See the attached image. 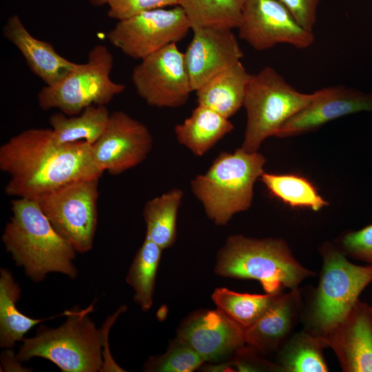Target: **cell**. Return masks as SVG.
<instances>
[{"instance_id":"34","label":"cell","mask_w":372,"mask_h":372,"mask_svg":"<svg viewBox=\"0 0 372 372\" xmlns=\"http://www.w3.org/2000/svg\"><path fill=\"white\" fill-rule=\"evenodd\" d=\"M19 362L16 355H14L9 349L1 355V364L6 371H25L24 368L19 364Z\"/></svg>"},{"instance_id":"29","label":"cell","mask_w":372,"mask_h":372,"mask_svg":"<svg viewBox=\"0 0 372 372\" xmlns=\"http://www.w3.org/2000/svg\"><path fill=\"white\" fill-rule=\"evenodd\" d=\"M260 180L271 195L291 207L318 211L328 205L313 185L302 176L264 172Z\"/></svg>"},{"instance_id":"19","label":"cell","mask_w":372,"mask_h":372,"mask_svg":"<svg viewBox=\"0 0 372 372\" xmlns=\"http://www.w3.org/2000/svg\"><path fill=\"white\" fill-rule=\"evenodd\" d=\"M3 34L18 49L30 70L45 85L56 83L78 65L60 55L50 43L33 37L17 14L7 19Z\"/></svg>"},{"instance_id":"26","label":"cell","mask_w":372,"mask_h":372,"mask_svg":"<svg viewBox=\"0 0 372 372\" xmlns=\"http://www.w3.org/2000/svg\"><path fill=\"white\" fill-rule=\"evenodd\" d=\"M245 0H180L191 30L210 27L233 30L242 19Z\"/></svg>"},{"instance_id":"36","label":"cell","mask_w":372,"mask_h":372,"mask_svg":"<svg viewBox=\"0 0 372 372\" xmlns=\"http://www.w3.org/2000/svg\"><path fill=\"white\" fill-rule=\"evenodd\" d=\"M371 307H372V300H371Z\"/></svg>"},{"instance_id":"27","label":"cell","mask_w":372,"mask_h":372,"mask_svg":"<svg viewBox=\"0 0 372 372\" xmlns=\"http://www.w3.org/2000/svg\"><path fill=\"white\" fill-rule=\"evenodd\" d=\"M162 249L145 236L129 268L126 282L132 287L134 300L143 311L153 304L156 273Z\"/></svg>"},{"instance_id":"30","label":"cell","mask_w":372,"mask_h":372,"mask_svg":"<svg viewBox=\"0 0 372 372\" xmlns=\"http://www.w3.org/2000/svg\"><path fill=\"white\" fill-rule=\"evenodd\" d=\"M205 360L189 345L177 340L169 351L154 362H150L145 371L161 372H191Z\"/></svg>"},{"instance_id":"28","label":"cell","mask_w":372,"mask_h":372,"mask_svg":"<svg viewBox=\"0 0 372 372\" xmlns=\"http://www.w3.org/2000/svg\"><path fill=\"white\" fill-rule=\"evenodd\" d=\"M282 293L249 294L217 288L211 298L217 309L246 329L263 315Z\"/></svg>"},{"instance_id":"2","label":"cell","mask_w":372,"mask_h":372,"mask_svg":"<svg viewBox=\"0 0 372 372\" xmlns=\"http://www.w3.org/2000/svg\"><path fill=\"white\" fill-rule=\"evenodd\" d=\"M94 302L85 309L67 310V319L56 329L40 325L35 335L24 338L16 356L20 362L42 358L55 364L63 372L101 371L103 361H114L108 349V333L125 305L109 316L103 327L97 329L89 313Z\"/></svg>"},{"instance_id":"9","label":"cell","mask_w":372,"mask_h":372,"mask_svg":"<svg viewBox=\"0 0 372 372\" xmlns=\"http://www.w3.org/2000/svg\"><path fill=\"white\" fill-rule=\"evenodd\" d=\"M99 180L72 183L36 200L54 230L81 254L89 251L93 246Z\"/></svg>"},{"instance_id":"6","label":"cell","mask_w":372,"mask_h":372,"mask_svg":"<svg viewBox=\"0 0 372 372\" xmlns=\"http://www.w3.org/2000/svg\"><path fill=\"white\" fill-rule=\"evenodd\" d=\"M265 156L242 147L221 152L205 174L191 180L190 187L207 216L216 225H225L233 216L251 205L254 186L265 172Z\"/></svg>"},{"instance_id":"33","label":"cell","mask_w":372,"mask_h":372,"mask_svg":"<svg viewBox=\"0 0 372 372\" xmlns=\"http://www.w3.org/2000/svg\"><path fill=\"white\" fill-rule=\"evenodd\" d=\"M278 1L289 10L302 28L313 32L317 21V10L320 0Z\"/></svg>"},{"instance_id":"25","label":"cell","mask_w":372,"mask_h":372,"mask_svg":"<svg viewBox=\"0 0 372 372\" xmlns=\"http://www.w3.org/2000/svg\"><path fill=\"white\" fill-rule=\"evenodd\" d=\"M183 198V191L173 188L147 201L144 205L145 236L162 249L172 247L175 242L177 216Z\"/></svg>"},{"instance_id":"15","label":"cell","mask_w":372,"mask_h":372,"mask_svg":"<svg viewBox=\"0 0 372 372\" xmlns=\"http://www.w3.org/2000/svg\"><path fill=\"white\" fill-rule=\"evenodd\" d=\"M372 112V94L344 85H333L316 92L315 98L291 117L276 136L287 138L313 131L340 117Z\"/></svg>"},{"instance_id":"20","label":"cell","mask_w":372,"mask_h":372,"mask_svg":"<svg viewBox=\"0 0 372 372\" xmlns=\"http://www.w3.org/2000/svg\"><path fill=\"white\" fill-rule=\"evenodd\" d=\"M251 74L241 61L220 72L195 91L198 105L229 118L242 107Z\"/></svg>"},{"instance_id":"13","label":"cell","mask_w":372,"mask_h":372,"mask_svg":"<svg viewBox=\"0 0 372 372\" xmlns=\"http://www.w3.org/2000/svg\"><path fill=\"white\" fill-rule=\"evenodd\" d=\"M92 145L99 169L118 175L147 157L153 137L145 125L123 111H114L110 114L104 132Z\"/></svg>"},{"instance_id":"14","label":"cell","mask_w":372,"mask_h":372,"mask_svg":"<svg viewBox=\"0 0 372 372\" xmlns=\"http://www.w3.org/2000/svg\"><path fill=\"white\" fill-rule=\"evenodd\" d=\"M192 31L184 59L195 92L220 72L240 62L243 52L231 29L203 27Z\"/></svg>"},{"instance_id":"23","label":"cell","mask_w":372,"mask_h":372,"mask_svg":"<svg viewBox=\"0 0 372 372\" xmlns=\"http://www.w3.org/2000/svg\"><path fill=\"white\" fill-rule=\"evenodd\" d=\"M110 113L105 105H93L80 114L68 116L62 112L49 119L54 139L60 143L85 141L94 144L104 132Z\"/></svg>"},{"instance_id":"3","label":"cell","mask_w":372,"mask_h":372,"mask_svg":"<svg viewBox=\"0 0 372 372\" xmlns=\"http://www.w3.org/2000/svg\"><path fill=\"white\" fill-rule=\"evenodd\" d=\"M11 210L1 240L15 264L35 282L52 272L74 280L76 251L54 230L38 203L17 198L12 200Z\"/></svg>"},{"instance_id":"7","label":"cell","mask_w":372,"mask_h":372,"mask_svg":"<svg viewBox=\"0 0 372 372\" xmlns=\"http://www.w3.org/2000/svg\"><path fill=\"white\" fill-rule=\"evenodd\" d=\"M315 96L316 92L306 94L296 90L271 67L251 74L242 105L247 122L241 147L258 152L266 138L276 136L284 123Z\"/></svg>"},{"instance_id":"12","label":"cell","mask_w":372,"mask_h":372,"mask_svg":"<svg viewBox=\"0 0 372 372\" xmlns=\"http://www.w3.org/2000/svg\"><path fill=\"white\" fill-rule=\"evenodd\" d=\"M238 29L239 37L258 51L280 43L306 49L315 41L313 32L302 28L278 0H245Z\"/></svg>"},{"instance_id":"35","label":"cell","mask_w":372,"mask_h":372,"mask_svg":"<svg viewBox=\"0 0 372 372\" xmlns=\"http://www.w3.org/2000/svg\"><path fill=\"white\" fill-rule=\"evenodd\" d=\"M91 3L95 6H101L107 4L110 0H89Z\"/></svg>"},{"instance_id":"22","label":"cell","mask_w":372,"mask_h":372,"mask_svg":"<svg viewBox=\"0 0 372 372\" xmlns=\"http://www.w3.org/2000/svg\"><path fill=\"white\" fill-rule=\"evenodd\" d=\"M21 290L12 273L7 269L0 270V347L10 349L17 342H22L24 335L36 324L61 315L45 319H34L21 313L17 307Z\"/></svg>"},{"instance_id":"8","label":"cell","mask_w":372,"mask_h":372,"mask_svg":"<svg viewBox=\"0 0 372 372\" xmlns=\"http://www.w3.org/2000/svg\"><path fill=\"white\" fill-rule=\"evenodd\" d=\"M113 63V56L105 45H94L85 63H78L60 81L39 91L40 108L59 109L65 115L74 116L90 105H106L126 87L112 80Z\"/></svg>"},{"instance_id":"18","label":"cell","mask_w":372,"mask_h":372,"mask_svg":"<svg viewBox=\"0 0 372 372\" xmlns=\"http://www.w3.org/2000/svg\"><path fill=\"white\" fill-rule=\"evenodd\" d=\"M304 304L301 289L282 292L263 315L245 329L246 344L262 354L278 351L301 319Z\"/></svg>"},{"instance_id":"16","label":"cell","mask_w":372,"mask_h":372,"mask_svg":"<svg viewBox=\"0 0 372 372\" xmlns=\"http://www.w3.org/2000/svg\"><path fill=\"white\" fill-rule=\"evenodd\" d=\"M177 339L205 362L237 353L246 344L245 329L218 309L192 316L180 327Z\"/></svg>"},{"instance_id":"4","label":"cell","mask_w":372,"mask_h":372,"mask_svg":"<svg viewBox=\"0 0 372 372\" xmlns=\"http://www.w3.org/2000/svg\"><path fill=\"white\" fill-rule=\"evenodd\" d=\"M322 268L317 287L304 302L303 329L326 340L372 282V265H358L332 242L319 247Z\"/></svg>"},{"instance_id":"21","label":"cell","mask_w":372,"mask_h":372,"mask_svg":"<svg viewBox=\"0 0 372 372\" xmlns=\"http://www.w3.org/2000/svg\"><path fill=\"white\" fill-rule=\"evenodd\" d=\"M234 129L229 118L198 105L191 115L174 127L178 143L193 154L201 156Z\"/></svg>"},{"instance_id":"32","label":"cell","mask_w":372,"mask_h":372,"mask_svg":"<svg viewBox=\"0 0 372 372\" xmlns=\"http://www.w3.org/2000/svg\"><path fill=\"white\" fill-rule=\"evenodd\" d=\"M179 3L180 0H110L107 15L121 21L146 11L179 6Z\"/></svg>"},{"instance_id":"10","label":"cell","mask_w":372,"mask_h":372,"mask_svg":"<svg viewBox=\"0 0 372 372\" xmlns=\"http://www.w3.org/2000/svg\"><path fill=\"white\" fill-rule=\"evenodd\" d=\"M191 27L180 6L146 11L118 21L107 34L110 43L134 59H143L183 40Z\"/></svg>"},{"instance_id":"5","label":"cell","mask_w":372,"mask_h":372,"mask_svg":"<svg viewBox=\"0 0 372 372\" xmlns=\"http://www.w3.org/2000/svg\"><path fill=\"white\" fill-rule=\"evenodd\" d=\"M215 272L223 277L257 280L267 293L298 289L305 279L316 276L296 260L284 240L242 235L227 238L218 253Z\"/></svg>"},{"instance_id":"11","label":"cell","mask_w":372,"mask_h":372,"mask_svg":"<svg viewBox=\"0 0 372 372\" xmlns=\"http://www.w3.org/2000/svg\"><path fill=\"white\" fill-rule=\"evenodd\" d=\"M136 93L150 105L176 108L185 105L193 92L184 52L169 44L141 60L132 71Z\"/></svg>"},{"instance_id":"31","label":"cell","mask_w":372,"mask_h":372,"mask_svg":"<svg viewBox=\"0 0 372 372\" xmlns=\"http://www.w3.org/2000/svg\"><path fill=\"white\" fill-rule=\"evenodd\" d=\"M336 245L347 257L372 265V224L344 233Z\"/></svg>"},{"instance_id":"24","label":"cell","mask_w":372,"mask_h":372,"mask_svg":"<svg viewBox=\"0 0 372 372\" xmlns=\"http://www.w3.org/2000/svg\"><path fill=\"white\" fill-rule=\"evenodd\" d=\"M325 348L324 340L302 329L279 348L277 364L282 372H327L329 369L323 353Z\"/></svg>"},{"instance_id":"17","label":"cell","mask_w":372,"mask_h":372,"mask_svg":"<svg viewBox=\"0 0 372 372\" xmlns=\"http://www.w3.org/2000/svg\"><path fill=\"white\" fill-rule=\"evenodd\" d=\"M344 372H372V307L360 299L328 335Z\"/></svg>"},{"instance_id":"1","label":"cell","mask_w":372,"mask_h":372,"mask_svg":"<svg viewBox=\"0 0 372 372\" xmlns=\"http://www.w3.org/2000/svg\"><path fill=\"white\" fill-rule=\"evenodd\" d=\"M0 169L10 179L6 193L36 200L68 184L99 179L92 145L85 141L60 143L52 129L25 130L0 147Z\"/></svg>"}]
</instances>
